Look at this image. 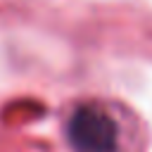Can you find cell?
<instances>
[{
  "instance_id": "obj_1",
  "label": "cell",
  "mask_w": 152,
  "mask_h": 152,
  "mask_svg": "<svg viewBox=\"0 0 152 152\" xmlns=\"http://www.w3.org/2000/svg\"><path fill=\"white\" fill-rule=\"evenodd\" d=\"M66 138L74 152H116L119 126L97 104H81L66 124Z\"/></svg>"
}]
</instances>
